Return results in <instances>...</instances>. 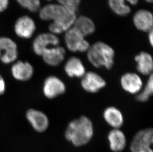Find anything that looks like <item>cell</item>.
<instances>
[{
    "instance_id": "obj_13",
    "label": "cell",
    "mask_w": 153,
    "mask_h": 152,
    "mask_svg": "<svg viewBox=\"0 0 153 152\" xmlns=\"http://www.w3.org/2000/svg\"><path fill=\"white\" fill-rule=\"evenodd\" d=\"M133 23L136 29L143 32L153 30V16L152 13L145 9H140L135 13Z\"/></svg>"
},
{
    "instance_id": "obj_2",
    "label": "cell",
    "mask_w": 153,
    "mask_h": 152,
    "mask_svg": "<svg viewBox=\"0 0 153 152\" xmlns=\"http://www.w3.org/2000/svg\"><path fill=\"white\" fill-rule=\"evenodd\" d=\"M94 134V127L91 120L86 116H81L71 121L65 130L67 140L75 146L86 145L91 140Z\"/></svg>"
},
{
    "instance_id": "obj_25",
    "label": "cell",
    "mask_w": 153,
    "mask_h": 152,
    "mask_svg": "<svg viewBox=\"0 0 153 152\" xmlns=\"http://www.w3.org/2000/svg\"><path fill=\"white\" fill-rule=\"evenodd\" d=\"M6 83L3 77L0 75V95H3L6 91Z\"/></svg>"
},
{
    "instance_id": "obj_9",
    "label": "cell",
    "mask_w": 153,
    "mask_h": 152,
    "mask_svg": "<svg viewBox=\"0 0 153 152\" xmlns=\"http://www.w3.org/2000/svg\"><path fill=\"white\" fill-rule=\"evenodd\" d=\"M81 86L86 91L95 93L105 87L106 82L101 76L96 72H86L81 77Z\"/></svg>"
},
{
    "instance_id": "obj_1",
    "label": "cell",
    "mask_w": 153,
    "mask_h": 152,
    "mask_svg": "<svg viewBox=\"0 0 153 152\" xmlns=\"http://www.w3.org/2000/svg\"><path fill=\"white\" fill-rule=\"evenodd\" d=\"M39 11V17L42 20L53 21L49 25V29L50 33L56 35L72 27L76 18V13L59 4H47Z\"/></svg>"
},
{
    "instance_id": "obj_14",
    "label": "cell",
    "mask_w": 153,
    "mask_h": 152,
    "mask_svg": "<svg viewBox=\"0 0 153 152\" xmlns=\"http://www.w3.org/2000/svg\"><path fill=\"white\" fill-rule=\"evenodd\" d=\"M11 73L16 80L27 81L33 76L34 68L28 62L19 61L12 66Z\"/></svg>"
},
{
    "instance_id": "obj_29",
    "label": "cell",
    "mask_w": 153,
    "mask_h": 152,
    "mask_svg": "<svg viewBox=\"0 0 153 152\" xmlns=\"http://www.w3.org/2000/svg\"><path fill=\"white\" fill-rule=\"evenodd\" d=\"M148 3H152L153 2V0H145Z\"/></svg>"
},
{
    "instance_id": "obj_15",
    "label": "cell",
    "mask_w": 153,
    "mask_h": 152,
    "mask_svg": "<svg viewBox=\"0 0 153 152\" xmlns=\"http://www.w3.org/2000/svg\"><path fill=\"white\" fill-rule=\"evenodd\" d=\"M66 52L64 47L56 46L50 47L42 55L44 61L51 66H59L64 61Z\"/></svg>"
},
{
    "instance_id": "obj_16",
    "label": "cell",
    "mask_w": 153,
    "mask_h": 152,
    "mask_svg": "<svg viewBox=\"0 0 153 152\" xmlns=\"http://www.w3.org/2000/svg\"><path fill=\"white\" fill-rule=\"evenodd\" d=\"M64 70L67 75L71 77H82L86 73L82 61L76 56H72L67 61Z\"/></svg>"
},
{
    "instance_id": "obj_7",
    "label": "cell",
    "mask_w": 153,
    "mask_h": 152,
    "mask_svg": "<svg viewBox=\"0 0 153 152\" xmlns=\"http://www.w3.org/2000/svg\"><path fill=\"white\" fill-rule=\"evenodd\" d=\"M66 91L64 82L56 76H50L45 79L43 86V92L48 99H53L62 95Z\"/></svg>"
},
{
    "instance_id": "obj_5",
    "label": "cell",
    "mask_w": 153,
    "mask_h": 152,
    "mask_svg": "<svg viewBox=\"0 0 153 152\" xmlns=\"http://www.w3.org/2000/svg\"><path fill=\"white\" fill-rule=\"evenodd\" d=\"M153 142L152 128L139 131L133 137L130 150L132 152H153L151 146Z\"/></svg>"
},
{
    "instance_id": "obj_24",
    "label": "cell",
    "mask_w": 153,
    "mask_h": 152,
    "mask_svg": "<svg viewBox=\"0 0 153 152\" xmlns=\"http://www.w3.org/2000/svg\"><path fill=\"white\" fill-rule=\"evenodd\" d=\"M58 4L65 6L71 11L76 13L82 0H56Z\"/></svg>"
},
{
    "instance_id": "obj_12",
    "label": "cell",
    "mask_w": 153,
    "mask_h": 152,
    "mask_svg": "<svg viewBox=\"0 0 153 152\" xmlns=\"http://www.w3.org/2000/svg\"><path fill=\"white\" fill-rule=\"evenodd\" d=\"M36 29V25L32 18L22 16L16 20L15 25V33L19 37L29 39L32 37Z\"/></svg>"
},
{
    "instance_id": "obj_3",
    "label": "cell",
    "mask_w": 153,
    "mask_h": 152,
    "mask_svg": "<svg viewBox=\"0 0 153 152\" xmlns=\"http://www.w3.org/2000/svg\"><path fill=\"white\" fill-rule=\"evenodd\" d=\"M87 52L88 61L93 66L110 70L114 64L115 52L113 47L104 42H96L90 46Z\"/></svg>"
},
{
    "instance_id": "obj_28",
    "label": "cell",
    "mask_w": 153,
    "mask_h": 152,
    "mask_svg": "<svg viewBox=\"0 0 153 152\" xmlns=\"http://www.w3.org/2000/svg\"><path fill=\"white\" fill-rule=\"evenodd\" d=\"M126 3H128L132 6H135L138 4L139 0H124Z\"/></svg>"
},
{
    "instance_id": "obj_18",
    "label": "cell",
    "mask_w": 153,
    "mask_h": 152,
    "mask_svg": "<svg viewBox=\"0 0 153 152\" xmlns=\"http://www.w3.org/2000/svg\"><path fill=\"white\" fill-rule=\"evenodd\" d=\"M108 138L111 149L114 152L123 151L126 147V139L124 133L120 128H114L108 132Z\"/></svg>"
},
{
    "instance_id": "obj_21",
    "label": "cell",
    "mask_w": 153,
    "mask_h": 152,
    "mask_svg": "<svg viewBox=\"0 0 153 152\" xmlns=\"http://www.w3.org/2000/svg\"><path fill=\"white\" fill-rule=\"evenodd\" d=\"M110 9L114 13L120 16H126L131 13L130 6L124 0H108Z\"/></svg>"
},
{
    "instance_id": "obj_8",
    "label": "cell",
    "mask_w": 153,
    "mask_h": 152,
    "mask_svg": "<svg viewBox=\"0 0 153 152\" xmlns=\"http://www.w3.org/2000/svg\"><path fill=\"white\" fill-rule=\"evenodd\" d=\"M19 55L17 46L12 39L7 37H0V61L9 64L17 59Z\"/></svg>"
},
{
    "instance_id": "obj_11",
    "label": "cell",
    "mask_w": 153,
    "mask_h": 152,
    "mask_svg": "<svg viewBox=\"0 0 153 152\" xmlns=\"http://www.w3.org/2000/svg\"><path fill=\"white\" fill-rule=\"evenodd\" d=\"M120 84L123 89L131 94H137L143 88V83L137 74L126 73L120 79Z\"/></svg>"
},
{
    "instance_id": "obj_19",
    "label": "cell",
    "mask_w": 153,
    "mask_h": 152,
    "mask_svg": "<svg viewBox=\"0 0 153 152\" xmlns=\"http://www.w3.org/2000/svg\"><path fill=\"white\" fill-rule=\"evenodd\" d=\"M103 117L105 122L114 128H120L124 121L121 111L114 106L109 107L105 110Z\"/></svg>"
},
{
    "instance_id": "obj_26",
    "label": "cell",
    "mask_w": 153,
    "mask_h": 152,
    "mask_svg": "<svg viewBox=\"0 0 153 152\" xmlns=\"http://www.w3.org/2000/svg\"><path fill=\"white\" fill-rule=\"evenodd\" d=\"M9 0H0V13L7 10L9 6Z\"/></svg>"
},
{
    "instance_id": "obj_4",
    "label": "cell",
    "mask_w": 153,
    "mask_h": 152,
    "mask_svg": "<svg viewBox=\"0 0 153 152\" xmlns=\"http://www.w3.org/2000/svg\"><path fill=\"white\" fill-rule=\"evenodd\" d=\"M64 39L67 48L71 52H85L91 46L85 37L73 27L65 32Z\"/></svg>"
},
{
    "instance_id": "obj_6",
    "label": "cell",
    "mask_w": 153,
    "mask_h": 152,
    "mask_svg": "<svg viewBox=\"0 0 153 152\" xmlns=\"http://www.w3.org/2000/svg\"><path fill=\"white\" fill-rule=\"evenodd\" d=\"M60 40L57 35L50 33H42L34 39L32 48L36 55L42 56L45 50L50 47L59 46Z\"/></svg>"
},
{
    "instance_id": "obj_20",
    "label": "cell",
    "mask_w": 153,
    "mask_h": 152,
    "mask_svg": "<svg viewBox=\"0 0 153 152\" xmlns=\"http://www.w3.org/2000/svg\"><path fill=\"white\" fill-rule=\"evenodd\" d=\"M73 27L79 32L84 37L93 34L96 30L94 21L86 16L81 15L75 19Z\"/></svg>"
},
{
    "instance_id": "obj_17",
    "label": "cell",
    "mask_w": 153,
    "mask_h": 152,
    "mask_svg": "<svg viewBox=\"0 0 153 152\" xmlns=\"http://www.w3.org/2000/svg\"><path fill=\"white\" fill-rule=\"evenodd\" d=\"M136 62V69L143 75L152 74L153 69V58L151 55L145 52H140L134 58Z\"/></svg>"
},
{
    "instance_id": "obj_22",
    "label": "cell",
    "mask_w": 153,
    "mask_h": 152,
    "mask_svg": "<svg viewBox=\"0 0 153 152\" xmlns=\"http://www.w3.org/2000/svg\"><path fill=\"white\" fill-rule=\"evenodd\" d=\"M153 92V74L149 76L147 82L144 88L137 94L136 98L139 102H145L149 100Z\"/></svg>"
},
{
    "instance_id": "obj_27",
    "label": "cell",
    "mask_w": 153,
    "mask_h": 152,
    "mask_svg": "<svg viewBox=\"0 0 153 152\" xmlns=\"http://www.w3.org/2000/svg\"><path fill=\"white\" fill-rule=\"evenodd\" d=\"M148 40H149V43L151 46L153 45V30H151L148 32Z\"/></svg>"
},
{
    "instance_id": "obj_10",
    "label": "cell",
    "mask_w": 153,
    "mask_h": 152,
    "mask_svg": "<svg viewBox=\"0 0 153 152\" xmlns=\"http://www.w3.org/2000/svg\"><path fill=\"white\" fill-rule=\"evenodd\" d=\"M26 118L35 131L43 132L48 129L49 120L43 112L36 109H29L26 113Z\"/></svg>"
},
{
    "instance_id": "obj_23",
    "label": "cell",
    "mask_w": 153,
    "mask_h": 152,
    "mask_svg": "<svg viewBox=\"0 0 153 152\" xmlns=\"http://www.w3.org/2000/svg\"><path fill=\"white\" fill-rule=\"evenodd\" d=\"M17 2L24 8L31 12L39 11L41 7L40 0H16ZM51 1L52 0H46Z\"/></svg>"
}]
</instances>
